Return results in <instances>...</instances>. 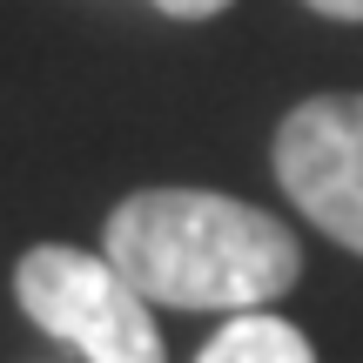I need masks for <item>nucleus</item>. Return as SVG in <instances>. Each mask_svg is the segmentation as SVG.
I'll use <instances>...</instances> for the list:
<instances>
[{"mask_svg": "<svg viewBox=\"0 0 363 363\" xmlns=\"http://www.w3.org/2000/svg\"><path fill=\"white\" fill-rule=\"evenodd\" d=\"M101 256L162 310H269L303 276L283 216L216 189H135L101 229Z\"/></svg>", "mask_w": 363, "mask_h": 363, "instance_id": "nucleus-1", "label": "nucleus"}, {"mask_svg": "<svg viewBox=\"0 0 363 363\" xmlns=\"http://www.w3.org/2000/svg\"><path fill=\"white\" fill-rule=\"evenodd\" d=\"M13 303L34 330L81 350L88 363H169L155 303L108 256H88L67 242H34L13 262Z\"/></svg>", "mask_w": 363, "mask_h": 363, "instance_id": "nucleus-2", "label": "nucleus"}, {"mask_svg": "<svg viewBox=\"0 0 363 363\" xmlns=\"http://www.w3.org/2000/svg\"><path fill=\"white\" fill-rule=\"evenodd\" d=\"M269 169L296 216L363 256V94H310L283 115Z\"/></svg>", "mask_w": 363, "mask_h": 363, "instance_id": "nucleus-3", "label": "nucleus"}, {"mask_svg": "<svg viewBox=\"0 0 363 363\" xmlns=\"http://www.w3.org/2000/svg\"><path fill=\"white\" fill-rule=\"evenodd\" d=\"M195 363H316V350L296 323H283L269 310H242L202 343Z\"/></svg>", "mask_w": 363, "mask_h": 363, "instance_id": "nucleus-4", "label": "nucleus"}, {"mask_svg": "<svg viewBox=\"0 0 363 363\" xmlns=\"http://www.w3.org/2000/svg\"><path fill=\"white\" fill-rule=\"evenodd\" d=\"M155 7L169 13V21H216L229 0H155Z\"/></svg>", "mask_w": 363, "mask_h": 363, "instance_id": "nucleus-5", "label": "nucleus"}, {"mask_svg": "<svg viewBox=\"0 0 363 363\" xmlns=\"http://www.w3.org/2000/svg\"><path fill=\"white\" fill-rule=\"evenodd\" d=\"M310 13H323V21H363V0H303Z\"/></svg>", "mask_w": 363, "mask_h": 363, "instance_id": "nucleus-6", "label": "nucleus"}]
</instances>
